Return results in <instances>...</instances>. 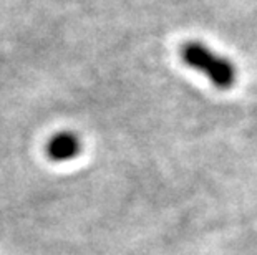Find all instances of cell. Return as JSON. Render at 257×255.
Segmentation results:
<instances>
[{
  "instance_id": "6da1fadb",
  "label": "cell",
  "mask_w": 257,
  "mask_h": 255,
  "mask_svg": "<svg viewBox=\"0 0 257 255\" xmlns=\"http://www.w3.org/2000/svg\"><path fill=\"white\" fill-rule=\"evenodd\" d=\"M181 58L189 68L209 78L211 83L219 90L232 88L237 80L234 63L201 42L184 43L181 48Z\"/></svg>"
},
{
  "instance_id": "7a4b0ae2",
  "label": "cell",
  "mask_w": 257,
  "mask_h": 255,
  "mask_svg": "<svg viewBox=\"0 0 257 255\" xmlns=\"http://www.w3.org/2000/svg\"><path fill=\"white\" fill-rule=\"evenodd\" d=\"M81 151V141L75 133L70 131H60L53 134L52 139L47 144V154L52 161L63 162L70 161L80 154Z\"/></svg>"
}]
</instances>
